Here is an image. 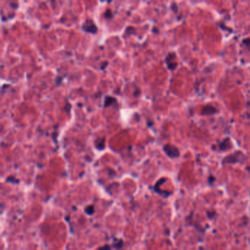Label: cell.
<instances>
[{"label":"cell","mask_w":250,"mask_h":250,"mask_svg":"<svg viewBox=\"0 0 250 250\" xmlns=\"http://www.w3.org/2000/svg\"><path fill=\"white\" fill-rule=\"evenodd\" d=\"M163 150H164V151L165 152V153L169 157V158L176 159V158H178V157L180 156L179 149L177 147L175 146V145L167 144V145H164Z\"/></svg>","instance_id":"2"},{"label":"cell","mask_w":250,"mask_h":250,"mask_svg":"<svg viewBox=\"0 0 250 250\" xmlns=\"http://www.w3.org/2000/svg\"><path fill=\"white\" fill-rule=\"evenodd\" d=\"M82 30L85 32L91 34H95L98 32L97 26L95 25V22L91 19H87L85 21L82 25Z\"/></svg>","instance_id":"4"},{"label":"cell","mask_w":250,"mask_h":250,"mask_svg":"<svg viewBox=\"0 0 250 250\" xmlns=\"http://www.w3.org/2000/svg\"><path fill=\"white\" fill-rule=\"evenodd\" d=\"M107 11H108V12H107V14L106 15V17H107V18H108V17H111V15H112V13H111V12L109 11V10H108Z\"/></svg>","instance_id":"11"},{"label":"cell","mask_w":250,"mask_h":250,"mask_svg":"<svg viewBox=\"0 0 250 250\" xmlns=\"http://www.w3.org/2000/svg\"><path fill=\"white\" fill-rule=\"evenodd\" d=\"M165 62L169 70L173 71V70L175 69L178 66V61L175 53L171 52L168 54V55L166 56Z\"/></svg>","instance_id":"3"},{"label":"cell","mask_w":250,"mask_h":250,"mask_svg":"<svg viewBox=\"0 0 250 250\" xmlns=\"http://www.w3.org/2000/svg\"><path fill=\"white\" fill-rule=\"evenodd\" d=\"M85 212H86L87 214L92 215V213H93V212H94L93 206H92V205H90V206L87 207V208H85Z\"/></svg>","instance_id":"9"},{"label":"cell","mask_w":250,"mask_h":250,"mask_svg":"<svg viewBox=\"0 0 250 250\" xmlns=\"http://www.w3.org/2000/svg\"><path fill=\"white\" fill-rule=\"evenodd\" d=\"M243 44H244V46L246 48V49H248L250 51V38H245L242 40Z\"/></svg>","instance_id":"8"},{"label":"cell","mask_w":250,"mask_h":250,"mask_svg":"<svg viewBox=\"0 0 250 250\" xmlns=\"http://www.w3.org/2000/svg\"><path fill=\"white\" fill-rule=\"evenodd\" d=\"M99 250H111V248L110 246H108V245H105L104 246H102V247H101Z\"/></svg>","instance_id":"10"},{"label":"cell","mask_w":250,"mask_h":250,"mask_svg":"<svg viewBox=\"0 0 250 250\" xmlns=\"http://www.w3.org/2000/svg\"><path fill=\"white\" fill-rule=\"evenodd\" d=\"M244 155L240 151L235 152L234 153L230 154V155H227V157H225V159L222 161V163L224 164H235L237 163V162H240L241 160H242L244 159Z\"/></svg>","instance_id":"1"},{"label":"cell","mask_w":250,"mask_h":250,"mask_svg":"<svg viewBox=\"0 0 250 250\" xmlns=\"http://www.w3.org/2000/svg\"><path fill=\"white\" fill-rule=\"evenodd\" d=\"M117 102V100H116L114 98L111 97V96H107L106 97L105 101H104V107H110L111 105H112L114 103Z\"/></svg>","instance_id":"7"},{"label":"cell","mask_w":250,"mask_h":250,"mask_svg":"<svg viewBox=\"0 0 250 250\" xmlns=\"http://www.w3.org/2000/svg\"><path fill=\"white\" fill-rule=\"evenodd\" d=\"M218 112V109L211 104H207L204 106L201 110V114L203 115H212V114H216Z\"/></svg>","instance_id":"5"},{"label":"cell","mask_w":250,"mask_h":250,"mask_svg":"<svg viewBox=\"0 0 250 250\" xmlns=\"http://www.w3.org/2000/svg\"><path fill=\"white\" fill-rule=\"evenodd\" d=\"M232 148V144L231 143L230 139L229 138H226L220 144V149L222 151L230 150Z\"/></svg>","instance_id":"6"}]
</instances>
